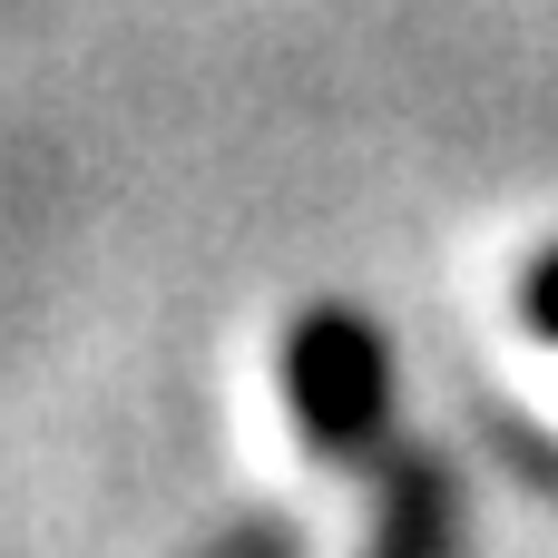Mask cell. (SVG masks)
I'll use <instances>...</instances> for the list:
<instances>
[{"instance_id": "7a4b0ae2", "label": "cell", "mask_w": 558, "mask_h": 558, "mask_svg": "<svg viewBox=\"0 0 558 558\" xmlns=\"http://www.w3.org/2000/svg\"><path fill=\"white\" fill-rule=\"evenodd\" d=\"M373 558H451V481H441V461H402L392 471Z\"/></svg>"}, {"instance_id": "6da1fadb", "label": "cell", "mask_w": 558, "mask_h": 558, "mask_svg": "<svg viewBox=\"0 0 558 558\" xmlns=\"http://www.w3.org/2000/svg\"><path fill=\"white\" fill-rule=\"evenodd\" d=\"M284 402H294V432L314 461H363L383 412H392V363H383L373 314L314 304L284 343Z\"/></svg>"}, {"instance_id": "3957f363", "label": "cell", "mask_w": 558, "mask_h": 558, "mask_svg": "<svg viewBox=\"0 0 558 558\" xmlns=\"http://www.w3.org/2000/svg\"><path fill=\"white\" fill-rule=\"evenodd\" d=\"M520 314H530V324H539V333L558 343V245L539 255V265H530V284H520Z\"/></svg>"}, {"instance_id": "277c9868", "label": "cell", "mask_w": 558, "mask_h": 558, "mask_svg": "<svg viewBox=\"0 0 558 558\" xmlns=\"http://www.w3.org/2000/svg\"><path fill=\"white\" fill-rule=\"evenodd\" d=\"M216 558H294V539H284V530H245L235 549H216Z\"/></svg>"}]
</instances>
